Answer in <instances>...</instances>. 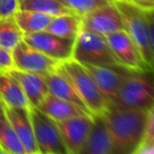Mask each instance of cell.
I'll list each match as a JSON object with an SVG mask.
<instances>
[{"label":"cell","mask_w":154,"mask_h":154,"mask_svg":"<svg viewBox=\"0 0 154 154\" xmlns=\"http://www.w3.org/2000/svg\"><path fill=\"white\" fill-rule=\"evenodd\" d=\"M146 110L111 106L101 116L105 123L113 154H131L144 136Z\"/></svg>","instance_id":"6da1fadb"},{"label":"cell","mask_w":154,"mask_h":154,"mask_svg":"<svg viewBox=\"0 0 154 154\" xmlns=\"http://www.w3.org/2000/svg\"><path fill=\"white\" fill-rule=\"evenodd\" d=\"M59 67L68 78L85 107L93 116H103L109 109V104L84 65L69 59L60 63Z\"/></svg>","instance_id":"7a4b0ae2"},{"label":"cell","mask_w":154,"mask_h":154,"mask_svg":"<svg viewBox=\"0 0 154 154\" xmlns=\"http://www.w3.org/2000/svg\"><path fill=\"white\" fill-rule=\"evenodd\" d=\"M154 105V71H131L124 79L113 105L148 110Z\"/></svg>","instance_id":"3957f363"},{"label":"cell","mask_w":154,"mask_h":154,"mask_svg":"<svg viewBox=\"0 0 154 154\" xmlns=\"http://www.w3.org/2000/svg\"><path fill=\"white\" fill-rule=\"evenodd\" d=\"M71 59L82 65H120L110 49L106 37L90 31L83 25L75 39Z\"/></svg>","instance_id":"277c9868"},{"label":"cell","mask_w":154,"mask_h":154,"mask_svg":"<svg viewBox=\"0 0 154 154\" xmlns=\"http://www.w3.org/2000/svg\"><path fill=\"white\" fill-rule=\"evenodd\" d=\"M114 4L122 16L124 31L129 35L140 51L143 60L152 70V49L146 13L122 0H114Z\"/></svg>","instance_id":"5b68a950"},{"label":"cell","mask_w":154,"mask_h":154,"mask_svg":"<svg viewBox=\"0 0 154 154\" xmlns=\"http://www.w3.org/2000/svg\"><path fill=\"white\" fill-rule=\"evenodd\" d=\"M29 114L39 152L68 154L57 122L36 107L31 108Z\"/></svg>","instance_id":"8992f818"},{"label":"cell","mask_w":154,"mask_h":154,"mask_svg":"<svg viewBox=\"0 0 154 154\" xmlns=\"http://www.w3.org/2000/svg\"><path fill=\"white\" fill-rule=\"evenodd\" d=\"M14 68L44 75L58 67L60 62L47 57L31 46L24 40L20 41L12 51Z\"/></svg>","instance_id":"52a82bcc"},{"label":"cell","mask_w":154,"mask_h":154,"mask_svg":"<svg viewBox=\"0 0 154 154\" xmlns=\"http://www.w3.org/2000/svg\"><path fill=\"white\" fill-rule=\"evenodd\" d=\"M114 58L121 66L132 71L151 70L132 41L125 31H119L106 37Z\"/></svg>","instance_id":"ba28073f"},{"label":"cell","mask_w":154,"mask_h":154,"mask_svg":"<svg viewBox=\"0 0 154 154\" xmlns=\"http://www.w3.org/2000/svg\"><path fill=\"white\" fill-rule=\"evenodd\" d=\"M23 40L47 57L60 63L72 58L75 40L61 38L47 31L24 35Z\"/></svg>","instance_id":"9c48e42d"},{"label":"cell","mask_w":154,"mask_h":154,"mask_svg":"<svg viewBox=\"0 0 154 154\" xmlns=\"http://www.w3.org/2000/svg\"><path fill=\"white\" fill-rule=\"evenodd\" d=\"M57 124L67 153L79 154L91 132L94 116L92 114H83Z\"/></svg>","instance_id":"30bf717a"},{"label":"cell","mask_w":154,"mask_h":154,"mask_svg":"<svg viewBox=\"0 0 154 154\" xmlns=\"http://www.w3.org/2000/svg\"><path fill=\"white\" fill-rule=\"evenodd\" d=\"M84 66L91 75L99 90L109 104V107H111L116 101L124 79L132 70H129L121 65H112V66L84 65Z\"/></svg>","instance_id":"8fae6325"},{"label":"cell","mask_w":154,"mask_h":154,"mask_svg":"<svg viewBox=\"0 0 154 154\" xmlns=\"http://www.w3.org/2000/svg\"><path fill=\"white\" fill-rule=\"evenodd\" d=\"M82 25L86 29L107 37L119 31H124L123 19L116 5L113 3L102 6L81 17Z\"/></svg>","instance_id":"7c38bea8"},{"label":"cell","mask_w":154,"mask_h":154,"mask_svg":"<svg viewBox=\"0 0 154 154\" xmlns=\"http://www.w3.org/2000/svg\"><path fill=\"white\" fill-rule=\"evenodd\" d=\"M29 110L31 109L4 107V113L20 140L26 154H39L40 152L35 140Z\"/></svg>","instance_id":"4fadbf2b"},{"label":"cell","mask_w":154,"mask_h":154,"mask_svg":"<svg viewBox=\"0 0 154 154\" xmlns=\"http://www.w3.org/2000/svg\"><path fill=\"white\" fill-rule=\"evenodd\" d=\"M21 86L32 107H38L48 94L44 77L38 73L19 70L13 67L8 71Z\"/></svg>","instance_id":"5bb4252c"},{"label":"cell","mask_w":154,"mask_h":154,"mask_svg":"<svg viewBox=\"0 0 154 154\" xmlns=\"http://www.w3.org/2000/svg\"><path fill=\"white\" fill-rule=\"evenodd\" d=\"M38 109L44 112L47 116L53 119L55 122H62L68 119L83 114H91L85 108L80 107L77 104L59 99L53 94H47L43 102L38 106Z\"/></svg>","instance_id":"9a60e30c"},{"label":"cell","mask_w":154,"mask_h":154,"mask_svg":"<svg viewBox=\"0 0 154 154\" xmlns=\"http://www.w3.org/2000/svg\"><path fill=\"white\" fill-rule=\"evenodd\" d=\"M43 77L46 82L49 94H53L59 99L65 100V101L71 102L73 104H77L80 107L85 108L87 110V108L85 107L82 100L80 99L77 91L73 88L72 84L70 83L68 78L65 75V73L61 70L59 65L56 69L49 71Z\"/></svg>","instance_id":"2e32d148"},{"label":"cell","mask_w":154,"mask_h":154,"mask_svg":"<svg viewBox=\"0 0 154 154\" xmlns=\"http://www.w3.org/2000/svg\"><path fill=\"white\" fill-rule=\"evenodd\" d=\"M0 97L4 107L31 109L32 106L19 83L8 72H0Z\"/></svg>","instance_id":"e0dca14e"},{"label":"cell","mask_w":154,"mask_h":154,"mask_svg":"<svg viewBox=\"0 0 154 154\" xmlns=\"http://www.w3.org/2000/svg\"><path fill=\"white\" fill-rule=\"evenodd\" d=\"M79 154H113V149L102 116H94V124Z\"/></svg>","instance_id":"ac0fdd59"},{"label":"cell","mask_w":154,"mask_h":154,"mask_svg":"<svg viewBox=\"0 0 154 154\" xmlns=\"http://www.w3.org/2000/svg\"><path fill=\"white\" fill-rule=\"evenodd\" d=\"M82 26L81 17L73 14H65L53 17L46 31L65 39L75 40Z\"/></svg>","instance_id":"d6986e66"},{"label":"cell","mask_w":154,"mask_h":154,"mask_svg":"<svg viewBox=\"0 0 154 154\" xmlns=\"http://www.w3.org/2000/svg\"><path fill=\"white\" fill-rule=\"evenodd\" d=\"M18 26L24 35L46 31L53 16L26 10H18L14 15Z\"/></svg>","instance_id":"ffe728a7"},{"label":"cell","mask_w":154,"mask_h":154,"mask_svg":"<svg viewBox=\"0 0 154 154\" xmlns=\"http://www.w3.org/2000/svg\"><path fill=\"white\" fill-rule=\"evenodd\" d=\"M23 36L24 34L18 26L14 17L0 18V47L12 51L23 40Z\"/></svg>","instance_id":"44dd1931"},{"label":"cell","mask_w":154,"mask_h":154,"mask_svg":"<svg viewBox=\"0 0 154 154\" xmlns=\"http://www.w3.org/2000/svg\"><path fill=\"white\" fill-rule=\"evenodd\" d=\"M0 146L10 154H26L5 113H0Z\"/></svg>","instance_id":"7402d4cb"},{"label":"cell","mask_w":154,"mask_h":154,"mask_svg":"<svg viewBox=\"0 0 154 154\" xmlns=\"http://www.w3.org/2000/svg\"><path fill=\"white\" fill-rule=\"evenodd\" d=\"M19 10L32 11L53 17L71 14L58 0H19Z\"/></svg>","instance_id":"603a6c76"},{"label":"cell","mask_w":154,"mask_h":154,"mask_svg":"<svg viewBox=\"0 0 154 154\" xmlns=\"http://www.w3.org/2000/svg\"><path fill=\"white\" fill-rule=\"evenodd\" d=\"M58 1L63 6H65L71 14L83 17L97 8L113 3L114 0H58Z\"/></svg>","instance_id":"cb8c5ba5"},{"label":"cell","mask_w":154,"mask_h":154,"mask_svg":"<svg viewBox=\"0 0 154 154\" xmlns=\"http://www.w3.org/2000/svg\"><path fill=\"white\" fill-rule=\"evenodd\" d=\"M151 140H154V105L147 110L144 136H143L140 144L142 143L151 142Z\"/></svg>","instance_id":"d4e9b609"},{"label":"cell","mask_w":154,"mask_h":154,"mask_svg":"<svg viewBox=\"0 0 154 154\" xmlns=\"http://www.w3.org/2000/svg\"><path fill=\"white\" fill-rule=\"evenodd\" d=\"M19 10V0H0V18L14 17Z\"/></svg>","instance_id":"484cf974"},{"label":"cell","mask_w":154,"mask_h":154,"mask_svg":"<svg viewBox=\"0 0 154 154\" xmlns=\"http://www.w3.org/2000/svg\"><path fill=\"white\" fill-rule=\"evenodd\" d=\"M14 67L12 51L0 47V72H5Z\"/></svg>","instance_id":"4316f807"},{"label":"cell","mask_w":154,"mask_h":154,"mask_svg":"<svg viewBox=\"0 0 154 154\" xmlns=\"http://www.w3.org/2000/svg\"><path fill=\"white\" fill-rule=\"evenodd\" d=\"M145 13H154V0H122Z\"/></svg>","instance_id":"83f0119b"},{"label":"cell","mask_w":154,"mask_h":154,"mask_svg":"<svg viewBox=\"0 0 154 154\" xmlns=\"http://www.w3.org/2000/svg\"><path fill=\"white\" fill-rule=\"evenodd\" d=\"M147 21H148L149 31H150V42L152 49V70L154 71V13H146Z\"/></svg>","instance_id":"f1b7e54d"},{"label":"cell","mask_w":154,"mask_h":154,"mask_svg":"<svg viewBox=\"0 0 154 154\" xmlns=\"http://www.w3.org/2000/svg\"><path fill=\"white\" fill-rule=\"evenodd\" d=\"M131 154H154V140L140 144Z\"/></svg>","instance_id":"f546056e"},{"label":"cell","mask_w":154,"mask_h":154,"mask_svg":"<svg viewBox=\"0 0 154 154\" xmlns=\"http://www.w3.org/2000/svg\"><path fill=\"white\" fill-rule=\"evenodd\" d=\"M4 111V105H3V102H2L1 97H0V113Z\"/></svg>","instance_id":"4dcf8cb0"},{"label":"cell","mask_w":154,"mask_h":154,"mask_svg":"<svg viewBox=\"0 0 154 154\" xmlns=\"http://www.w3.org/2000/svg\"><path fill=\"white\" fill-rule=\"evenodd\" d=\"M0 154H10V153L6 152V151L4 150V149H2V151H1V153H0Z\"/></svg>","instance_id":"1f68e13d"},{"label":"cell","mask_w":154,"mask_h":154,"mask_svg":"<svg viewBox=\"0 0 154 154\" xmlns=\"http://www.w3.org/2000/svg\"><path fill=\"white\" fill-rule=\"evenodd\" d=\"M39 154H59V153H39Z\"/></svg>","instance_id":"d6a6232c"},{"label":"cell","mask_w":154,"mask_h":154,"mask_svg":"<svg viewBox=\"0 0 154 154\" xmlns=\"http://www.w3.org/2000/svg\"><path fill=\"white\" fill-rule=\"evenodd\" d=\"M2 149H3V148H2V147H1V146H0V153H1V151H2Z\"/></svg>","instance_id":"836d02e7"}]
</instances>
